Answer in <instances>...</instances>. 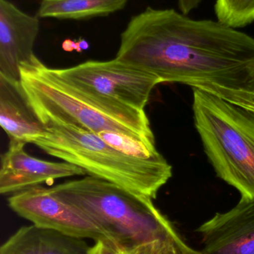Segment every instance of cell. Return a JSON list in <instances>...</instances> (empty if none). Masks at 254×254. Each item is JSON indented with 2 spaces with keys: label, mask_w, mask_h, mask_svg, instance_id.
Wrapping results in <instances>:
<instances>
[{
  "label": "cell",
  "mask_w": 254,
  "mask_h": 254,
  "mask_svg": "<svg viewBox=\"0 0 254 254\" xmlns=\"http://www.w3.org/2000/svg\"><path fill=\"white\" fill-rule=\"evenodd\" d=\"M197 231L204 254H254V198L242 197L234 208L216 213Z\"/></svg>",
  "instance_id": "10"
},
{
  "label": "cell",
  "mask_w": 254,
  "mask_h": 254,
  "mask_svg": "<svg viewBox=\"0 0 254 254\" xmlns=\"http://www.w3.org/2000/svg\"><path fill=\"white\" fill-rule=\"evenodd\" d=\"M7 201L15 213L36 226L85 240L110 242L87 216L58 198L49 188H29L10 195Z\"/></svg>",
  "instance_id": "7"
},
{
  "label": "cell",
  "mask_w": 254,
  "mask_h": 254,
  "mask_svg": "<svg viewBox=\"0 0 254 254\" xmlns=\"http://www.w3.org/2000/svg\"><path fill=\"white\" fill-rule=\"evenodd\" d=\"M215 10L219 22L236 29L254 21V0H216Z\"/></svg>",
  "instance_id": "14"
},
{
  "label": "cell",
  "mask_w": 254,
  "mask_h": 254,
  "mask_svg": "<svg viewBox=\"0 0 254 254\" xmlns=\"http://www.w3.org/2000/svg\"><path fill=\"white\" fill-rule=\"evenodd\" d=\"M164 241L153 242L140 245L127 250L121 251V254H156Z\"/></svg>",
  "instance_id": "15"
},
{
  "label": "cell",
  "mask_w": 254,
  "mask_h": 254,
  "mask_svg": "<svg viewBox=\"0 0 254 254\" xmlns=\"http://www.w3.org/2000/svg\"><path fill=\"white\" fill-rule=\"evenodd\" d=\"M90 254H121V250L110 242L97 241L91 247Z\"/></svg>",
  "instance_id": "17"
},
{
  "label": "cell",
  "mask_w": 254,
  "mask_h": 254,
  "mask_svg": "<svg viewBox=\"0 0 254 254\" xmlns=\"http://www.w3.org/2000/svg\"><path fill=\"white\" fill-rule=\"evenodd\" d=\"M51 192L87 216L119 250L182 240L152 198L95 176L69 181Z\"/></svg>",
  "instance_id": "3"
},
{
  "label": "cell",
  "mask_w": 254,
  "mask_h": 254,
  "mask_svg": "<svg viewBox=\"0 0 254 254\" xmlns=\"http://www.w3.org/2000/svg\"><path fill=\"white\" fill-rule=\"evenodd\" d=\"M23 142L10 140L3 154L0 169V193L14 194L56 179L87 174L84 169L65 162H52L34 158L25 150Z\"/></svg>",
  "instance_id": "8"
},
{
  "label": "cell",
  "mask_w": 254,
  "mask_h": 254,
  "mask_svg": "<svg viewBox=\"0 0 254 254\" xmlns=\"http://www.w3.org/2000/svg\"><path fill=\"white\" fill-rule=\"evenodd\" d=\"M128 0H42L39 18L85 20L107 16L122 10Z\"/></svg>",
  "instance_id": "13"
},
{
  "label": "cell",
  "mask_w": 254,
  "mask_h": 254,
  "mask_svg": "<svg viewBox=\"0 0 254 254\" xmlns=\"http://www.w3.org/2000/svg\"><path fill=\"white\" fill-rule=\"evenodd\" d=\"M20 77L27 99L41 122L54 119L95 134L116 133L155 144L145 110L77 89L37 58L20 65Z\"/></svg>",
  "instance_id": "2"
},
{
  "label": "cell",
  "mask_w": 254,
  "mask_h": 254,
  "mask_svg": "<svg viewBox=\"0 0 254 254\" xmlns=\"http://www.w3.org/2000/svg\"><path fill=\"white\" fill-rule=\"evenodd\" d=\"M241 88H244L245 89L254 95V64L249 71L244 86Z\"/></svg>",
  "instance_id": "19"
},
{
  "label": "cell",
  "mask_w": 254,
  "mask_h": 254,
  "mask_svg": "<svg viewBox=\"0 0 254 254\" xmlns=\"http://www.w3.org/2000/svg\"><path fill=\"white\" fill-rule=\"evenodd\" d=\"M0 125L10 140L31 143L46 134V125L30 105L20 81L0 75Z\"/></svg>",
  "instance_id": "11"
},
{
  "label": "cell",
  "mask_w": 254,
  "mask_h": 254,
  "mask_svg": "<svg viewBox=\"0 0 254 254\" xmlns=\"http://www.w3.org/2000/svg\"><path fill=\"white\" fill-rule=\"evenodd\" d=\"M181 250L182 254H204L202 253V252H198V251L194 250V249H191L190 247L185 244L180 248Z\"/></svg>",
  "instance_id": "20"
},
{
  "label": "cell",
  "mask_w": 254,
  "mask_h": 254,
  "mask_svg": "<svg viewBox=\"0 0 254 254\" xmlns=\"http://www.w3.org/2000/svg\"><path fill=\"white\" fill-rule=\"evenodd\" d=\"M52 69L60 78L77 89L140 110H145L152 91L161 83L157 76L116 58Z\"/></svg>",
  "instance_id": "6"
},
{
  "label": "cell",
  "mask_w": 254,
  "mask_h": 254,
  "mask_svg": "<svg viewBox=\"0 0 254 254\" xmlns=\"http://www.w3.org/2000/svg\"><path fill=\"white\" fill-rule=\"evenodd\" d=\"M194 121L216 174L242 197L254 198V114L193 88Z\"/></svg>",
  "instance_id": "5"
},
{
  "label": "cell",
  "mask_w": 254,
  "mask_h": 254,
  "mask_svg": "<svg viewBox=\"0 0 254 254\" xmlns=\"http://www.w3.org/2000/svg\"><path fill=\"white\" fill-rule=\"evenodd\" d=\"M185 244L183 240H164L156 254H182L180 248Z\"/></svg>",
  "instance_id": "16"
},
{
  "label": "cell",
  "mask_w": 254,
  "mask_h": 254,
  "mask_svg": "<svg viewBox=\"0 0 254 254\" xmlns=\"http://www.w3.org/2000/svg\"><path fill=\"white\" fill-rule=\"evenodd\" d=\"M202 0H178L179 7L183 14L187 15L196 8Z\"/></svg>",
  "instance_id": "18"
},
{
  "label": "cell",
  "mask_w": 254,
  "mask_h": 254,
  "mask_svg": "<svg viewBox=\"0 0 254 254\" xmlns=\"http://www.w3.org/2000/svg\"><path fill=\"white\" fill-rule=\"evenodd\" d=\"M85 239L34 225L18 229L0 247V254H90Z\"/></svg>",
  "instance_id": "12"
},
{
  "label": "cell",
  "mask_w": 254,
  "mask_h": 254,
  "mask_svg": "<svg viewBox=\"0 0 254 254\" xmlns=\"http://www.w3.org/2000/svg\"><path fill=\"white\" fill-rule=\"evenodd\" d=\"M42 122L47 131L33 144L48 155L84 169L89 176L152 199L171 177V166L163 155L134 156L115 147L99 134L74 125L50 119Z\"/></svg>",
  "instance_id": "4"
},
{
  "label": "cell",
  "mask_w": 254,
  "mask_h": 254,
  "mask_svg": "<svg viewBox=\"0 0 254 254\" xmlns=\"http://www.w3.org/2000/svg\"><path fill=\"white\" fill-rule=\"evenodd\" d=\"M40 20L19 10L9 0H0V75L20 81V65L37 56L34 46Z\"/></svg>",
  "instance_id": "9"
},
{
  "label": "cell",
  "mask_w": 254,
  "mask_h": 254,
  "mask_svg": "<svg viewBox=\"0 0 254 254\" xmlns=\"http://www.w3.org/2000/svg\"><path fill=\"white\" fill-rule=\"evenodd\" d=\"M116 58L161 83L243 87L254 64V38L219 21L147 7L121 34Z\"/></svg>",
  "instance_id": "1"
}]
</instances>
